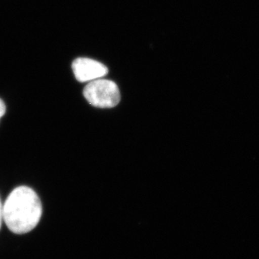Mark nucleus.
Returning a JSON list of instances; mask_svg holds the SVG:
<instances>
[{
  "label": "nucleus",
  "mask_w": 259,
  "mask_h": 259,
  "mask_svg": "<svg viewBox=\"0 0 259 259\" xmlns=\"http://www.w3.org/2000/svg\"><path fill=\"white\" fill-rule=\"evenodd\" d=\"M42 204L36 192L29 186L14 189L3 205V219L10 232L25 234L39 224Z\"/></svg>",
  "instance_id": "obj_1"
},
{
  "label": "nucleus",
  "mask_w": 259,
  "mask_h": 259,
  "mask_svg": "<svg viewBox=\"0 0 259 259\" xmlns=\"http://www.w3.org/2000/svg\"><path fill=\"white\" fill-rule=\"evenodd\" d=\"M83 95L96 108H113L120 103L121 96L117 84L107 79H97L85 87Z\"/></svg>",
  "instance_id": "obj_2"
},
{
  "label": "nucleus",
  "mask_w": 259,
  "mask_h": 259,
  "mask_svg": "<svg viewBox=\"0 0 259 259\" xmlns=\"http://www.w3.org/2000/svg\"><path fill=\"white\" fill-rule=\"evenodd\" d=\"M72 70L76 80L80 82L103 78L108 72L105 65L89 58L76 59L72 63Z\"/></svg>",
  "instance_id": "obj_3"
},
{
  "label": "nucleus",
  "mask_w": 259,
  "mask_h": 259,
  "mask_svg": "<svg viewBox=\"0 0 259 259\" xmlns=\"http://www.w3.org/2000/svg\"><path fill=\"white\" fill-rule=\"evenodd\" d=\"M5 112H6V106H5V103L0 99V118L5 115Z\"/></svg>",
  "instance_id": "obj_4"
},
{
  "label": "nucleus",
  "mask_w": 259,
  "mask_h": 259,
  "mask_svg": "<svg viewBox=\"0 0 259 259\" xmlns=\"http://www.w3.org/2000/svg\"><path fill=\"white\" fill-rule=\"evenodd\" d=\"M4 219H3V204L1 202V199H0V229L2 227V223Z\"/></svg>",
  "instance_id": "obj_5"
}]
</instances>
